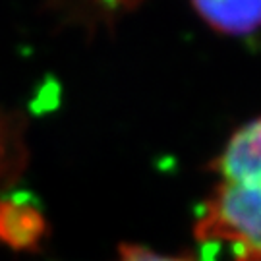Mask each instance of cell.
<instances>
[{
  "instance_id": "obj_1",
  "label": "cell",
  "mask_w": 261,
  "mask_h": 261,
  "mask_svg": "<svg viewBox=\"0 0 261 261\" xmlns=\"http://www.w3.org/2000/svg\"><path fill=\"white\" fill-rule=\"evenodd\" d=\"M219 184L196 224L205 244H226L234 261H261V118L234 134L215 161Z\"/></svg>"
},
{
  "instance_id": "obj_2",
  "label": "cell",
  "mask_w": 261,
  "mask_h": 261,
  "mask_svg": "<svg viewBox=\"0 0 261 261\" xmlns=\"http://www.w3.org/2000/svg\"><path fill=\"white\" fill-rule=\"evenodd\" d=\"M47 234V221L35 203L21 197L0 199V242L16 252L37 250Z\"/></svg>"
},
{
  "instance_id": "obj_3",
  "label": "cell",
  "mask_w": 261,
  "mask_h": 261,
  "mask_svg": "<svg viewBox=\"0 0 261 261\" xmlns=\"http://www.w3.org/2000/svg\"><path fill=\"white\" fill-rule=\"evenodd\" d=\"M197 14L213 29L246 35L261 28V0H192Z\"/></svg>"
},
{
  "instance_id": "obj_4",
  "label": "cell",
  "mask_w": 261,
  "mask_h": 261,
  "mask_svg": "<svg viewBox=\"0 0 261 261\" xmlns=\"http://www.w3.org/2000/svg\"><path fill=\"white\" fill-rule=\"evenodd\" d=\"M118 261H192L190 257H172V255H161L149 248L136 246V244H122L118 252Z\"/></svg>"
}]
</instances>
